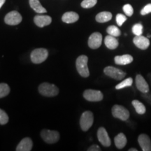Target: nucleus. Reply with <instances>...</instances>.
<instances>
[{
    "label": "nucleus",
    "mask_w": 151,
    "mask_h": 151,
    "mask_svg": "<svg viewBox=\"0 0 151 151\" xmlns=\"http://www.w3.org/2000/svg\"><path fill=\"white\" fill-rule=\"evenodd\" d=\"M88 58L86 55H81L77 58L76 66L78 72L81 76L87 78L90 76V71L88 66Z\"/></svg>",
    "instance_id": "nucleus-1"
},
{
    "label": "nucleus",
    "mask_w": 151,
    "mask_h": 151,
    "mask_svg": "<svg viewBox=\"0 0 151 151\" xmlns=\"http://www.w3.org/2000/svg\"><path fill=\"white\" fill-rule=\"evenodd\" d=\"M39 91L41 94L46 97H55L59 93L58 87L48 83H43L39 87Z\"/></svg>",
    "instance_id": "nucleus-2"
},
{
    "label": "nucleus",
    "mask_w": 151,
    "mask_h": 151,
    "mask_svg": "<svg viewBox=\"0 0 151 151\" xmlns=\"http://www.w3.org/2000/svg\"><path fill=\"white\" fill-rule=\"evenodd\" d=\"M94 122L93 113L87 111L83 113L80 119V125L83 131L86 132L92 127Z\"/></svg>",
    "instance_id": "nucleus-3"
},
{
    "label": "nucleus",
    "mask_w": 151,
    "mask_h": 151,
    "mask_svg": "<svg viewBox=\"0 0 151 151\" xmlns=\"http://www.w3.org/2000/svg\"><path fill=\"white\" fill-rule=\"evenodd\" d=\"M48 56V52L45 48H37L32 52L31 60L35 64H40L44 62Z\"/></svg>",
    "instance_id": "nucleus-4"
},
{
    "label": "nucleus",
    "mask_w": 151,
    "mask_h": 151,
    "mask_svg": "<svg viewBox=\"0 0 151 151\" xmlns=\"http://www.w3.org/2000/svg\"><path fill=\"white\" fill-rule=\"evenodd\" d=\"M112 115L114 118L126 121L129 118V112L127 109L120 105H114L112 108Z\"/></svg>",
    "instance_id": "nucleus-5"
},
{
    "label": "nucleus",
    "mask_w": 151,
    "mask_h": 151,
    "mask_svg": "<svg viewBox=\"0 0 151 151\" xmlns=\"http://www.w3.org/2000/svg\"><path fill=\"white\" fill-rule=\"evenodd\" d=\"M41 137L45 142L48 143H55L59 141L60 134L57 131L43 129L41 132Z\"/></svg>",
    "instance_id": "nucleus-6"
},
{
    "label": "nucleus",
    "mask_w": 151,
    "mask_h": 151,
    "mask_svg": "<svg viewBox=\"0 0 151 151\" xmlns=\"http://www.w3.org/2000/svg\"><path fill=\"white\" fill-rule=\"evenodd\" d=\"M104 72L106 76L111 77L115 80H122L126 76V73L122 71L121 69H119L118 68L114 67H106L104 69Z\"/></svg>",
    "instance_id": "nucleus-7"
},
{
    "label": "nucleus",
    "mask_w": 151,
    "mask_h": 151,
    "mask_svg": "<svg viewBox=\"0 0 151 151\" xmlns=\"http://www.w3.org/2000/svg\"><path fill=\"white\" fill-rule=\"evenodd\" d=\"M22 16L16 11H11L4 18L5 22L9 25H17L22 22Z\"/></svg>",
    "instance_id": "nucleus-8"
},
{
    "label": "nucleus",
    "mask_w": 151,
    "mask_h": 151,
    "mask_svg": "<svg viewBox=\"0 0 151 151\" xmlns=\"http://www.w3.org/2000/svg\"><path fill=\"white\" fill-rule=\"evenodd\" d=\"M83 97L89 101H100L103 99L104 95L99 90H86L83 92Z\"/></svg>",
    "instance_id": "nucleus-9"
},
{
    "label": "nucleus",
    "mask_w": 151,
    "mask_h": 151,
    "mask_svg": "<svg viewBox=\"0 0 151 151\" xmlns=\"http://www.w3.org/2000/svg\"><path fill=\"white\" fill-rule=\"evenodd\" d=\"M102 43V35L99 32H94L90 36L88 39V46L92 49H97Z\"/></svg>",
    "instance_id": "nucleus-10"
},
{
    "label": "nucleus",
    "mask_w": 151,
    "mask_h": 151,
    "mask_svg": "<svg viewBox=\"0 0 151 151\" xmlns=\"http://www.w3.org/2000/svg\"><path fill=\"white\" fill-rule=\"evenodd\" d=\"M97 139L102 146L109 147L111 144L110 137L104 127L99 128L97 131Z\"/></svg>",
    "instance_id": "nucleus-11"
},
{
    "label": "nucleus",
    "mask_w": 151,
    "mask_h": 151,
    "mask_svg": "<svg viewBox=\"0 0 151 151\" xmlns=\"http://www.w3.org/2000/svg\"><path fill=\"white\" fill-rule=\"evenodd\" d=\"M133 43L138 48L141 50H146L150 46L149 39L142 35L136 36L133 39Z\"/></svg>",
    "instance_id": "nucleus-12"
},
{
    "label": "nucleus",
    "mask_w": 151,
    "mask_h": 151,
    "mask_svg": "<svg viewBox=\"0 0 151 151\" xmlns=\"http://www.w3.org/2000/svg\"><path fill=\"white\" fill-rule=\"evenodd\" d=\"M138 143L142 150L151 151V140L150 137L145 134H141L138 137Z\"/></svg>",
    "instance_id": "nucleus-13"
},
{
    "label": "nucleus",
    "mask_w": 151,
    "mask_h": 151,
    "mask_svg": "<svg viewBox=\"0 0 151 151\" xmlns=\"http://www.w3.org/2000/svg\"><path fill=\"white\" fill-rule=\"evenodd\" d=\"M136 86L137 89L142 93H148L149 91V86L145 78L141 74L137 75L135 78Z\"/></svg>",
    "instance_id": "nucleus-14"
},
{
    "label": "nucleus",
    "mask_w": 151,
    "mask_h": 151,
    "mask_svg": "<svg viewBox=\"0 0 151 151\" xmlns=\"http://www.w3.org/2000/svg\"><path fill=\"white\" fill-rule=\"evenodd\" d=\"M35 23L38 27H43L45 26L49 25L52 22L51 17L48 16H44V15H37L34 18Z\"/></svg>",
    "instance_id": "nucleus-15"
},
{
    "label": "nucleus",
    "mask_w": 151,
    "mask_h": 151,
    "mask_svg": "<svg viewBox=\"0 0 151 151\" xmlns=\"http://www.w3.org/2000/svg\"><path fill=\"white\" fill-rule=\"evenodd\" d=\"M33 146V143L31 139L26 137L18 143L16 147L17 151H30L32 150Z\"/></svg>",
    "instance_id": "nucleus-16"
},
{
    "label": "nucleus",
    "mask_w": 151,
    "mask_h": 151,
    "mask_svg": "<svg viewBox=\"0 0 151 151\" xmlns=\"http://www.w3.org/2000/svg\"><path fill=\"white\" fill-rule=\"evenodd\" d=\"M133 57L130 55L126 54L123 55L116 56L114 58L115 63L118 65H127L133 62Z\"/></svg>",
    "instance_id": "nucleus-17"
},
{
    "label": "nucleus",
    "mask_w": 151,
    "mask_h": 151,
    "mask_svg": "<svg viewBox=\"0 0 151 151\" xmlns=\"http://www.w3.org/2000/svg\"><path fill=\"white\" fill-rule=\"evenodd\" d=\"M79 19V16L76 13L73 11L66 12L62 16V20L65 23H73V22L78 21Z\"/></svg>",
    "instance_id": "nucleus-18"
},
{
    "label": "nucleus",
    "mask_w": 151,
    "mask_h": 151,
    "mask_svg": "<svg viewBox=\"0 0 151 151\" xmlns=\"http://www.w3.org/2000/svg\"><path fill=\"white\" fill-rule=\"evenodd\" d=\"M104 43L105 46L109 49H111V50H114V49L117 48L119 45L118 39L115 37H113V36L109 35L105 37Z\"/></svg>",
    "instance_id": "nucleus-19"
},
{
    "label": "nucleus",
    "mask_w": 151,
    "mask_h": 151,
    "mask_svg": "<svg viewBox=\"0 0 151 151\" xmlns=\"http://www.w3.org/2000/svg\"><path fill=\"white\" fill-rule=\"evenodd\" d=\"M114 142H115V145H116V146L117 147V148L122 149L126 146L127 140V138L125 137V135H124L123 133H120L118 134L116 137H115Z\"/></svg>",
    "instance_id": "nucleus-20"
},
{
    "label": "nucleus",
    "mask_w": 151,
    "mask_h": 151,
    "mask_svg": "<svg viewBox=\"0 0 151 151\" xmlns=\"http://www.w3.org/2000/svg\"><path fill=\"white\" fill-rule=\"evenodd\" d=\"M111 18H112V14L109 11H103V12L99 13L95 18L97 22L100 23L108 22L111 20Z\"/></svg>",
    "instance_id": "nucleus-21"
},
{
    "label": "nucleus",
    "mask_w": 151,
    "mask_h": 151,
    "mask_svg": "<svg viewBox=\"0 0 151 151\" xmlns=\"http://www.w3.org/2000/svg\"><path fill=\"white\" fill-rule=\"evenodd\" d=\"M29 5L31 8L38 14L46 13V9L41 6L39 0H29Z\"/></svg>",
    "instance_id": "nucleus-22"
},
{
    "label": "nucleus",
    "mask_w": 151,
    "mask_h": 151,
    "mask_svg": "<svg viewBox=\"0 0 151 151\" xmlns=\"http://www.w3.org/2000/svg\"><path fill=\"white\" fill-rule=\"evenodd\" d=\"M132 105L134 107L136 112L139 115H143L146 112V108L144 104L143 103H141V101H139V100H133L132 101Z\"/></svg>",
    "instance_id": "nucleus-23"
},
{
    "label": "nucleus",
    "mask_w": 151,
    "mask_h": 151,
    "mask_svg": "<svg viewBox=\"0 0 151 151\" xmlns=\"http://www.w3.org/2000/svg\"><path fill=\"white\" fill-rule=\"evenodd\" d=\"M106 32L107 33L109 34V35L113 36V37H119L121 35V32L120 30L119 29V28L118 27L115 25H111L108 27V28L106 29Z\"/></svg>",
    "instance_id": "nucleus-24"
},
{
    "label": "nucleus",
    "mask_w": 151,
    "mask_h": 151,
    "mask_svg": "<svg viewBox=\"0 0 151 151\" xmlns=\"http://www.w3.org/2000/svg\"><path fill=\"white\" fill-rule=\"evenodd\" d=\"M132 83H133V79L132 78H128L125 80L122 81V82H120V83L117 85L116 86V90H120L122 89V88H127V87H129L131 86Z\"/></svg>",
    "instance_id": "nucleus-25"
},
{
    "label": "nucleus",
    "mask_w": 151,
    "mask_h": 151,
    "mask_svg": "<svg viewBox=\"0 0 151 151\" xmlns=\"http://www.w3.org/2000/svg\"><path fill=\"white\" fill-rule=\"evenodd\" d=\"M10 92V88L7 84L0 83V98L7 96Z\"/></svg>",
    "instance_id": "nucleus-26"
},
{
    "label": "nucleus",
    "mask_w": 151,
    "mask_h": 151,
    "mask_svg": "<svg viewBox=\"0 0 151 151\" xmlns=\"http://www.w3.org/2000/svg\"><path fill=\"white\" fill-rule=\"evenodd\" d=\"M97 2V0H83L81 4V6L84 9H90L94 6Z\"/></svg>",
    "instance_id": "nucleus-27"
},
{
    "label": "nucleus",
    "mask_w": 151,
    "mask_h": 151,
    "mask_svg": "<svg viewBox=\"0 0 151 151\" xmlns=\"http://www.w3.org/2000/svg\"><path fill=\"white\" fill-rule=\"evenodd\" d=\"M143 25L141 23L135 24L132 27V32L136 36H140L142 35L143 33Z\"/></svg>",
    "instance_id": "nucleus-28"
},
{
    "label": "nucleus",
    "mask_w": 151,
    "mask_h": 151,
    "mask_svg": "<svg viewBox=\"0 0 151 151\" xmlns=\"http://www.w3.org/2000/svg\"><path fill=\"white\" fill-rule=\"evenodd\" d=\"M9 122V116L6 113L0 109V124H5Z\"/></svg>",
    "instance_id": "nucleus-29"
},
{
    "label": "nucleus",
    "mask_w": 151,
    "mask_h": 151,
    "mask_svg": "<svg viewBox=\"0 0 151 151\" xmlns=\"http://www.w3.org/2000/svg\"><path fill=\"white\" fill-rule=\"evenodd\" d=\"M122 9H123V11L124 12V14H125L127 16H129V17L132 16L134 14L133 7L132 6V5L129 4L124 5L123 7H122Z\"/></svg>",
    "instance_id": "nucleus-30"
},
{
    "label": "nucleus",
    "mask_w": 151,
    "mask_h": 151,
    "mask_svg": "<svg viewBox=\"0 0 151 151\" xmlns=\"http://www.w3.org/2000/svg\"><path fill=\"white\" fill-rule=\"evenodd\" d=\"M127 20V17L124 15L118 14L116 16V22L118 24V26H122L124 22Z\"/></svg>",
    "instance_id": "nucleus-31"
},
{
    "label": "nucleus",
    "mask_w": 151,
    "mask_h": 151,
    "mask_svg": "<svg viewBox=\"0 0 151 151\" xmlns=\"http://www.w3.org/2000/svg\"><path fill=\"white\" fill-rule=\"evenodd\" d=\"M150 13H151V4H148L145 6L141 11V14L142 16H145V15L150 14Z\"/></svg>",
    "instance_id": "nucleus-32"
},
{
    "label": "nucleus",
    "mask_w": 151,
    "mask_h": 151,
    "mask_svg": "<svg viewBox=\"0 0 151 151\" xmlns=\"http://www.w3.org/2000/svg\"><path fill=\"white\" fill-rule=\"evenodd\" d=\"M88 151H101V150L99 146H97V145L96 144H94L90 146V148L88 149Z\"/></svg>",
    "instance_id": "nucleus-33"
},
{
    "label": "nucleus",
    "mask_w": 151,
    "mask_h": 151,
    "mask_svg": "<svg viewBox=\"0 0 151 151\" xmlns=\"http://www.w3.org/2000/svg\"><path fill=\"white\" fill-rule=\"evenodd\" d=\"M6 0H0V9L1 8V6L4 5V4L5 3Z\"/></svg>",
    "instance_id": "nucleus-34"
},
{
    "label": "nucleus",
    "mask_w": 151,
    "mask_h": 151,
    "mask_svg": "<svg viewBox=\"0 0 151 151\" xmlns=\"http://www.w3.org/2000/svg\"><path fill=\"white\" fill-rule=\"evenodd\" d=\"M138 150L136 148H129V151H137Z\"/></svg>",
    "instance_id": "nucleus-35"
},
{
    "label": "nucleus",
    "mask_w": 151,
    "mask_h": 151,
    "mask_svg": "<svg viewBox=\"0 0 151 151\" xmlns=\"http://www.w3.org/2000/svg\"><path fill=\"white\" fill-rule=\"evenodd\" d=\"M148 37H151V35H148Z\"/></svg>",
    "instance_id": "nucleus-36"
}]
</instances>
